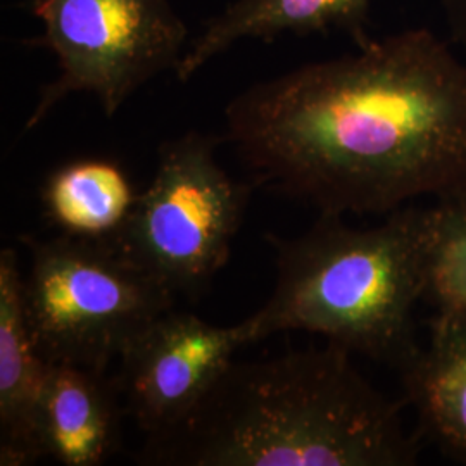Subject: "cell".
<instances>
[{"label": "cell", "mask_w": 466, "mask_h": 466, "mask_svg": "<svg viewBox=\"0 0 466 466\" xmlns=\"http://www.w3.org/2000/svg\"><path fill=\"white\" fill-rule=\"evenodd\" d=\"M225 117L254 184L319 215L387 217L466 188V61L427 28L252 85Z\"/></svg>", "instance_id": "6da1fadb"}, {"label": "cell", "mask_w": 466, "mask_h": 466, "mask_svg": "<svg viewBox=\"0 0 466 466\" xmlns=\"http://www.w3.org/2000/svg\"><path fill=\"white\" fill-rule=\"evenodd\" d=\"M327 342L235 361L187 417L147 435L137 461L169 466H413L423 450L392 400Z\"/></svg>", "instance_id": "7a4b0ae2"}, {"label": "cell", "mask_w": 466, "mask_h": 466, "mask_svg": "<svg viewBox=\"0 0 466 466\" xmlns=\"http://www.w3.org/2000/svg\"><path fill=\"white\" fill-rule=\"evenodd\" d=\"M277 283L249 321L254 342L315 333L400 373L421 350L415 311L425 294V208L404 206L373 228L319 215L296 238L268 235Z\"/></svg>", "instance_id": "3957f363"}, {"label": "cell", "mask_w": 466, "mask_h": 466, "mask_svg": "<svg viewBox=\"0 0 466 466\" xmlns=\"http://www.w3.org/2000/svg\"><path fill=\"white\" fill-rule=\"evenodd\" d=\"M30 256L23 296L30 329L49 363L107 371L175 296L134 267L109 240L57 235L19 238Z\"/></svg>", "instance_id": "277c9868"}, {"label": "cell", "mask_w": 466, "mask_h": 466, "mask_svg": "<svg viewBox=\"0 0 466 466\" xmlns=\"http://www.w3.org/2000/svg\"><path fill=\"white\" fill-rule=\"evenodd\" d=\"M218 142L199 132L165 142L149 187L107 238L175 298H198L227 265L254 188L219 165Z\"/></svg>", "instance_id": "5b68a950"}, {"label": "cell", "mask_w": 466, "mask_h": 466, "mask_svg": "<svg viewBox=\"0 0 466 466\" xmlns=\"http://www.w3.org/2000/svg\"><path fill=\"white\" fill-rule=\"evenodd\" d=\"M42 21L36 40L57 59L26 121V130L49 116L71 94H92L113 116L156 75L177 69L187 49V26L169 0H30Z\"/></svg>", "instance_id": "8992f818"}, {"label": "cell", "mask_w": 466, "mask_h": 466, "mask_svg": "<svg viewBox=\"0 0 466 466\" xmlns=\"http://www.w3.org/2000/svg\"><path fill=\"white\" fill-rule=\"evenodd\" d=\"M254 342L249 321L217 327L169 309L152 319L119 354L115 379L125 413L147 435L178 425L233 361Z\"/></svg>", "instance_id": "52a82bcc"}, {"label": "cell", "mask_w": 466, "mask_h": 466, "mask_svg": "<svg viewBox=\"0 0 466 466\" xmlns=\"http://www.w3.org/2000/svg\"><path fill=\"white\" fill-rule=\"evenodd\" d=\"M49 361L35 342L16 252H0V465L42 460L40 413Z\"/></svg>", "instance_id": "ba28073f"}, {"label": "cell", "mask_w": 466, "mask_h": 466, "mask_svg": "<svg viewBox=\"0 0 466 466\" xmlns=\"http://www.w3.org/2000/svg\"><path fill=\"white\" fill-rule=\"evenodd\" d=\"M125 408L107 371L49 363L40 413L42 460L104 465L121 446Z\"/></svg>", "instance_id": "9c48e42d"}, {"label": "cell", "mask_w": 466, "mask_h": 466, "mask_svg": "<svg viewBox=\"0 0 466 466\" xmlns=\"http://www.w3.org/2000/svg\"><path fill=\"white\" fill-rule=\"evenodd\" d=\"M371 4L373 0H233L187 46L175 75L188 82L221 52L249 38L342 32L356 47L365 46L371 40Z\"/></svg>", "instance_id": "30bf717a"}, {"label": "cell", "mask_w": 466, "mask_h": 466, "mask_svg": "<svg viewBox=\"0 0 466 466\" xmlns=\"http://www.w3.org/2000/svg\"><path fill=\"white\" fill-rule=\"evenodd\" d=\"M429 344L400 370L402 400L423 444L466 465V311L433 313Z\"/></svg>", "instance_id": "8fae6325"}, {"label": "cell", "mask_w": 466, "mask_h": 466, "mask_svg": "<svg viewBox=\"0 0 466 466\" xmlns=\"http://www.w3.org/2000/svg\"><path fill=\"white\" fill-rule=\"evenodd\" d=\"M138 192L125 169L102 157L76 159L52 171L42 187L44 215L61 233L107 240L132 215Z\"/></svg>", "instance_id": "7c38bea8"}, {"label": "cell", "mask_w": 466, "mask_h": 466, "mask_svg": "<svg viewBox=\"0 0 466 466\" xmlns=\"http://www.w3.org/2000/svg\"><path fill=\"white\" fill-rule=\"evenodd\" d=\"M423 302L433 313L466 311V188L425 208Z\"/></svg>", "instance_id": "4fadbf2b"}]
</instances>
